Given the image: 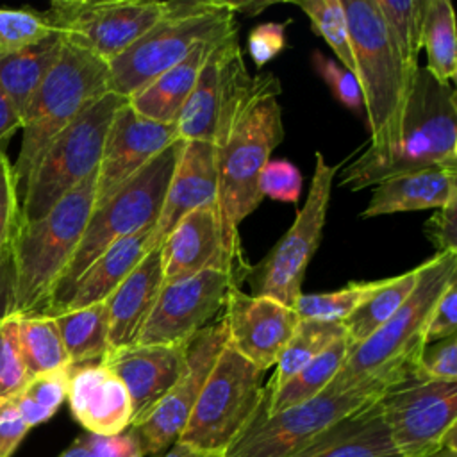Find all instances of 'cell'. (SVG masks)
Instances as JSON below:
<instances>
[{"mask_svg":"<svg viewBox=\"0 0 457 457\" xmlns=\"http://www.w3.org/2000/svg\"><path fill=\"white\" fill-rule=\"evenodd\" d=\"M16 225H18V220H0V255L11 245Z\"/></svg>","mask_w":457,"mask_h":457,"instance_id":"obj_55","label":"cell"},{"mask_svg":"<svg viewBox=\"0 0 457 457\" xmlns=\"http://www.w3.org/2000/svg\"><path fill=\"white\" fill-rule=\"evenodd\" d=\"M423 170H457L455 89L427 68H420L407 96L395 146L378 157H355L343 168L339 186L359 191L387 177Z\"/></svg>","mask_w":457,"mask_h":457,"instance_id":"obj_3","label":"cell"},{"mask_svg":"<svg viewBox=\"0 0 457 457\" xmlns=\"http://www.w3.org/2000/svg\"><path fill=\"white\" fill-rule=\"evenodd\" d=\"M20 198L12 177V164L0 146V220H18Z\"/></svg>","mask_w":457,"mask_h":457,"instance_id":"obj_50","label":"cell"},{"mask_svg":"<svg viewBox=\"0 0 457 457\" xmlns=\"http://www.w3.org/2000/svg\"><path fill=\"white\" fill-rule=\"evenodd\" d=\"M423 232L436 253H457V198L436 209L423 223Z\"/></svg>","mask_w":457,"mask_h":457,"instance_id":"obj_47","label":"cell"},{"mask_svg":"<svg viewBox=\"0 0 457 457\" xmlns=\"http://www.w3.org/2000/svg\"><path fill=\"white\" fill-rule=\"evenodd\" d=\"M216 152L211 143L182 141V148L152 228L150 252L157 250L173 227L191 211L216 205Z\"/></svg>","mask_w":457,"mask_h":457,"instance_id":"obj_22","label":"cell"},{"mask_svg":"<svg viewBox=\"0 0 457 457\" xmlns=\"http://www.w3.org/2000/svg\"><path fill=\"white\" fill-rule=\"evenodd\" d=\"M180 148L182 141H175L107 200L95 205L82 237L59 277L43 314L54 316L61 312L73 284L111 245L143 228L154 227Z\"/></svg>","mask_w":457,"mask_h":457,"instance_id":"obj_5","label":"cell"},{"mask_svg":"<svg viewBox=\"0 0 457 457\" xmlns=\"http://www.w3.org/2000/svg\"><path fill=\"white\" fill-rule=\"evenodd\" d=\"M430 457H457V448H448V446H443L439 452H436L434 455Z\"/></svg>","mask_w":457,"mask_h":457,"instance_id":"obj_56","label":"cell"},{"mask_svg":"<svg viewBox=\"0 0 457 457\" xmlns=\"http://www.w3.org/2000/svg\"><path fill=\"white\" fill-rule=\"evenodd\" d=\"M457 170H423L387 177L371 193L361 218L439 209L457 198Z\"/></svg>","mask_w":457,"mask_h":457,"instance_id":"obj_26","label":"cell"},{"mask_svg":"<svg viewBox=\"0 0 457 457\" xmlns=\"http://www.w3.org/2000/svg\"><path fill=\"white\" fill-rule=\"evenodd\" d=\"M457 328V278L452 280L434 303L427 325L425 345L453 336Z\"/></svg>","mask_w":457,"mask_h":457,"instance_id":"obj_46","label":"cell"},{"mask_svg":"<svg viewBox=\"0 0 457 457\" xmlns=\"http://www.w3.org/2000/svg\"><path fill=\"white\" fill-rule=\"evenodd\" d=\"M216 43H204L195 46L180 62L173 64L154 80H150L145 87L129 96V105L146 120L157 123H175L182 105L195 87L198 73L211 48Z\"/></svg>","mask_w":457,"mask_h":457,"instance_id":"obj_28","label":"cell"},{"mask_svg":"<svg viewBox=\"0 0 457 457\" xmlns=\"http://www.w3.org/2000/svg\"><path fill=\"white\" fill-rule=\"evenodd\" d=\"M237 32L228 0L168 2V11L125 52L107 62L109 89L129 100L195 46Z\"/></svg>","mask_w":457,"mask_h":457,"instance_id":"obj_6","label":"cell"},{"mask_svg":"<svg viewBox=\"0 0 457 457\" xmlns=\"http://www.w3.org/2000/svg\"><path fill=\"white\" fill-rule=\"evenodd\" d=\"M262 378V370L225 343L177 441L223 453L259 409Z\"/></svg>","mask_w":457,"mask_h":457,"instance_id":"obj_11","label":"cell"},{"mask_svg":"<svg viewBox=\"0 0 457 457\" xmlns=\"http://www.w3.org/2000/svg\"><path fill=\"white\" fill-rule=\"evenodd\" d=\"M314 71L323 79V82L330 87L332 95L336 100L345 105L346 109L353 112L364 111V102H362V91L359 86L357 77L348 71L345 66L336 62L334 59L327 57L320 50H314L311 55Z\"/></svg>","mask_w":457,"mask_h":457,"instance_id":"obj_42","label":"cell"},{"mask_svg":"<svg viewBox=\"0 0 457 457\" xmlns=\"http://www.w3.org/2000/svg\"><path fill=\"white\" fill-rule=\"evenodd\" d=\"M382 284L384 278L370 282H350L346 287L330 293H302L295 300L293 311L300 320L343 323Z\"/></svg>","mask_w":457,"mask_h":457,"instance_id":"obj_37","label":"cell"},{"mask_svg":"<svg viewBox=\"0 0 457 457\" xmlns=\"http://www.w3.org/2000/svg\"><path fill=\"white\" fill-rule=\"evenodd\" d=\"M418 375L430 380L457 382V334L425 345L418 361Z\"/></svg>","mask_w":457,"mask_h":457,"instance_id":"obj_44","label":"cell"},{"mask_svg":"<svg viewBox=\"0 0 457 457\" xmlns=\"http://www.w3.org/2000/svg\"><path fill=\"white\" fill-rule=\"evenodd\" d=\"M223 309L227 345L262 371L277 364L300 321L293 307L270 296L246 295L237 284L228 287Z\"/></svg>","mask_w":457,"mask_h":457,"instance_id":"obj_18","label":"cell"},{"mask_svg":"<svg viewBox=\"0 0 457 457\" xmlns=\"http://www.w3.org/2000/svg\"><path fill=\"white\" fill-rule=\"evenodd\" d=\"M82 436L96 457H143L136 439L129 430L116 436H96L89 432Z\"/></svg>","mask_w":457,"mask_h":457,"instance_id":"obj_49","label":"cell"},{"mask_svg":"<svg viewBox=\"0 0 457 457\" xmlns=\"http://www.w3.org/2000/svg\"><path fill=\"white\" fill-rule=\"evenodd\" d=\"M418 275L420 264L402 275L384 278V284L343 321L350 346L368 339L402 307L414 289Z\"/></svg>","mask_w":457,"mask_h":457,"instance_id":"obj_33","label":"cell"},{"mask_svg":"<svg viewBox=\"0 0 457 457\" xmlns=\"http://www.w3.org/2000/svg\"><path fill=\"white\" fill-rule=\"evenodd\" d=\"M125 102L127 98L112 91L105 93L52 139L21 189L18 225L43 218L98 170L107 130Z\"/></svg>","mask_w":457,"mask_h":457,"instance_id":"obj_9","label":"cell"},{"mask_svg":"<svg viewBox=\"0 0 457 457\" xmlns=\"http://www.w3.org/2000/svg\"><path fill=\"white\" fill-rule=\"evenodd\" d=\"M225 343L223 320L205 325L186 343V366L179 380L143 420L127 428L143 457H157L179 439Z\"/></svg>","mask_w":457,"mask_h":457,"instance_id":"obj_15","label":"cell"},{"mask_svg":"<svg viewBox=\"0 0 457 457\" xmlns=\"http://www.w3.org/2000/svg\"><path fill=\"white\" fill-rule=\"evenodd\" d=\"M14 314V261L11 245L0 255V321Z\"/></svg>","mask_w":457,"mask_h":457,"instance_id":"obj_51","label":"cell"},{"mask_svg":"<svg viewBox=\"0 0 457 457\" xmlns=\"http://www.w3.org/2000/svg\"><path fill=\"white\" fill-rule=\"evenodd\" d=\"M59 457H96V455L89 450L84 436H79Z\"/></svg>","mask_w":457,"mask_h":457,"instance_id":"obj_54","label":"cell"},{"mask_svg":"<svg viewBox=\"0 0 457 457\" xmlns=\"http://www.w3.org/2000/svg\"><path fill=\"white\" fill-rule=\"evenodd\" d=\"M109 66L95 54L64 39L52 66L21 116V148L12 164L16 189H23L39 157L87 105L109 93Z\"/></svg>","mask_w":457,"mask_h":457,"instance_id":"obj_7","label":"cell"},{"mask_svg":"<svg viewBox=\"0 0 457 457\" xmlns=\"http://www.w3.org/2000/svg\"><path fill=\"white\" fill-rule=\"evenodd\" d=\"M421 48L427 54L428 73L450 84L457 75V29L450 0H428Z\"/></svg>","mask_w":457,"mask_h":457,"instance_id":"obj_36","label":"cell"},{"mask_svg":"<svg viewBox=\"0 0 457 457\" xmlns=\"http://www.w3.org/2000/svg\"><path fill=\"white\" fill-rule=\"evenodd\" d=\"M152 228L154 227L143 228L116 241L98 259H95L73 284L61 312L104 303L150 252Z\"/></svg>","mask_w":457,"mask_h":457,"instance_id":"obj_27","label":"cell"},{"mask_svg":"<svg viewBox=\"0 0 457 457\" xmlns=\"http://www.w3.org/2000/svg\"><path fill=\"white\" fill-rule=\"evenodd\" d=\"M159 457H221V453L200 450V448L191 446V445H187V443L175 441V443H173L164 453H161Z\"/></svg>","mask_w":457,"mask_h":457,"instance_id":"obj_53","label":"cell"},{"mask_svg":"<svg viewBox=\"0 0 457 457\" xmlns=\"http://www.w3.org/2000/svg\"><path fill=\"white\" fill-rule=\"evenodd\" d=\"M391 439L402 457L457 448V382L411 377L380 396Z\"/></svg>","mask_w":457,"mask_h":457,"instance_id":"obj_13","label":"cell"},{"mask_svg":"<svg viewBox=\"0 0 457 457\" xmlns=\"http://www.w3.org/2000/svg\"><path fill=\"white\" fill-rule=\"evenodd\" d=\"M66 400L73 418L89 434L116 436L132 423L129 391L104 362L71 366Z\"/></svg>","mask_w":457,"mask_h":457,"instance_id":"obj_23","label":"cell"},{"mask_svg":"<svg viewBox=\"0 0 457 457\" xmlns=\"http://www.w3.org/2000/svg\"><path fill=\"white\" fill-rule=\"evenodd\" d=\"M70 368L54 370L29 378L20 395L12 398L25 423L32 428L48 421L68 396Z\"/></svg>","mask_w":457,"mask_h":457,"instance_id":"obj_38","label":"cell"},{"mask_svg":"<svg viewBox=\"0 0 457 457\" xmlns=\"http://www.w3.org/2000/svg\"><path fill=\"white\" fill-rule=\"evenodd\" d=\"M71 366L100 362L109 352L107 305L93 303L52 316Z\"/></svg>","mask_w":457,"mask_h":457,"instance_id":"obj_30","label":"cell"},{"mask_svg":"<svg viewBox=\"0 0 457 457\" xmlns=\"http://www.w3.org/2000/svg\"><path fill=\"white\" fill-rule=\"evenodd\" d=\"M252 80L253 77L248 75L243 61L237 32L218 41L175 120L177 137L212 145L221 116L248 93Z\"/></svg>","mask_w":457,"mask_h":457,"instance_id":"obj_16","label":"cell"},{"mask_svg":"<svg viewBox=\"0 0 457 457\" xmlns=\"http://www.w3.org/2000/svg\"><path fill=\"white\" fill-rule=\"evenodd\" d=\"M127 387L132 423L143 420L173 387L186 366V345H129L109 350L100 361Z\"/></svg>","mask_w":457,"mask_h":457,"instance_id":"obj_21","label":"cell"},{"mask_svg":"<svg viewBox=\"0 0 457 457\" xmlns=\"http://www.w3.org/2000/svg\"><path fill=\"white\" fill-rule=\"evenodd\" d=\"M29 428L12 400L0 402V457H11Z\"/></svg>","mask_w":457,"mask_h":457,"instance_id":"obj_48","label":"cell"},{"mask_svg":"<svg viewBox=\"0 0 457 457\" xmlns=\"http://www.w3.org/2000/svg\"><path fill=\"white\" fill-rule=\"evenodd\" d=\"M280 82L271 73L253 77L252 87L228 130L212 145L216 152V205L228 248L243 255L237 227L262 202L259 177L284 139Z\"/></svg>","mask_w":457,"mask_h":457,"instance_id":"obj_2","label":"cell"},{"mask_svg":"<svg viewBox=\"0 0 457 457\" xmlns=\"http://www.w3.org/2000/svg\"><path fill=\"white\" fill-rule=\"evenodd\" d=\"M341 337H346L343 323L300 320L291 339L282 350L275 364V371L264 386V391L270 395L275 393L293 375H296L303 366H307L314 357Z\"/></svg>","mask_w":457,"mask_h":457,"instance_id":"obj_35","label":"cell"},{"mask_svg":"<svg viewBox=\"0 0 457 457\" xmlns=\"http://www.w3.org/2000/svg\"><path fill=\"white\" fill-rule=\"evenodd\" d=\"M96 202V171L66 193L43 218L16 225L14 314H43Z\"/></svg>","mask_w":457,"mask_h":457,"instance_id":"obj_4","label":"cell"},{"mask_svg":"<svg viewBox=\"0 0 457 457\" xmlns=\"http://www.w3.org/2000/svg\"><path fill=\"white\" fill-rule=\"evenodd\" d=\"M289 21H264L248 32V54L257 68H262L286 48V27Z\"/></svg>","mask_w":457,"mask_h":457,"instance_id":"obj_45","label":"cell"},{"mask_svg":"<svg viewBox=\"0 0 457 457\" xmlns=\"http://www.w3.org/2000/svg\"><path fill=\"white\" fill-rule=\"evenodd\" d=\"M232 284H237L236 277L218 270H205L164 282L136 343L186 345L223 309Z\"/></svg>","mask_w":457,"mask_h":457,"instance_id":"obj_17","label":"cell"},{"mask_svg":"<svg viewBox=\"0 0 457 457\" xmlns=\"http://www.w3.org/2000/svg\"><path fill=\"white\" fill-rule=\"evenodd\" d=\"M166 11L168 2L159 0H55L45 16L68 43L109 62Z\"/></svg>","mask_w":457,"mask_h":457,"instance_id":"obj_14","label":"cell"},{"mask_svg":"<svg viewBox=\"0 0 457 457\" xmlns=\"http://www.w3.org/2000/svg\"><path fill=\"white\" fill-rule=\"evenodd\" d=\"M64 36L54 32L36 43L0 54V86L23 116L30 98L57 62Z\"/></svg>","mask_w":457,"mask_h":457,"instance_id":"obj_29","label":"cell"},{"mask_svg":"<svg viewBox=\"0 0 457 457\" xmlns=\"http://www.w3.org/2000/svg\"><path fill=\"white\" fill-rule=\"evenodd\" d=\"M428 0H377L387 37L409 89L420 71L423 20Z\"/></svg>","mask_w":457,"mask_h":457,"instance_id":"obj_31","label":"cell"},{"mask_svg":"<svg viewBox=\"0 0 457 457\" xmlns=\"http://www.w3.org/2000/svg\"><path fill=\"white\" fill-rule=\"evenodd\" d=\"M300 170L286 159H270L259 177V191L277 202L296 204L302 193Z\"/></svg>","mask_w":457,"mask_h":457,"instance_id":"obj_43","label":"cell"},{"mask_svg":"<svg viewBox=\"0 0 457 457\" xmlns=\"http://www.w3.org/2000/svg\"><path fill=\"white\" fill-rule=\"evenodd\" d=\"M352 41L355 77L359 80L370 130V157L387 154L400 134L407 87L377 0H341Z\"/></svg>","mask_w":457,"mask_h":457,"instance_id":"obj_8","label":"cell"},{"mask_svg":"<svg viewBox=\"0 0 457 457\" xmlns=\"http://www.w3.org/2000/svg\"><path fill=\"white\" fill-rule=\"evenodd\" d=\"M55 29L45 12L32 9H0V54L36 43Z\"/></svg>","mask_w":457,"mask_h":457,"instance_id":"obj_40","label":"cell"},{"mask_svg":"<svg viewBox=\"0 0 457 457\" xmlns=\"http://www.w3.org/2000/svg\"><path fill=\"white\" fill-rule=\"evenodd\" d=\"M29 378L18 348L16 316L12 314L0 321V402L20 395Z\"/></svg>","mask_w":457,"mask_h":457,"instance_id":"obj_41","label":"cell"},{"mask_svg":"<svg viewBox=\"0 0 457 457\" xmlns=\"http://www.w3.org/2000/svg\"><path fill=\"white\" fill-rule=\"evenodd\" d=\"M348 350V337H341L325 348L318 357H314L307 366H303L296 375H293L275 393L270 395L264 391L262 400L266 414L305 403L321 395L341 368Z\"/></svg>","mask_w":457,"mask_h":457,"instance_id":"obj_32","label":"cell"},{"mask_svg":"<svg viewBox=\"0 0 457 457\" xmlns=\"http://www.w3.org/2000/svg\"><path fill=\"white\" fill-rule=\"evenodd\" d=\"M380 396L382 393L371 387H357L345 393L323 391L305 403L273 414H266L262 400L221 457H291L327 427Z\"/></svg>","mask_w":457,"mask_h":457,"instance_id":"obj_12","label":"cell"},{"mask_svg":"<svg viewBox=\"0 0 457 457\" xmlns=\"http://www.w3.org/2000/svg\"><path fill=\"white\" fill-rule=\"evenodd\" d=\"M291 457H402L396 450L380 398L337 420Z\"/></svg>","mask_w":457,"mask_h":457,"instance_id":"obj_24","label":"cell"},{"mask_svg":"<svg viewBox=\"0 0 457 457\" xmlns=\"http://www.w3.org/2000/svg\"><path fill=\"white\" fill-rule=\"evenodd\" d=\"M455 278L457 253H436L423 261L416 286L402 307L368 339L350 346L325 391L345 393L371 387L384 393L416 377L418 361L425 348L428 314L445 287Z\"/></svg>","mask_w":457,"mask_h":457,"instance_id":"obj_1","label":"cell"},{"mask_svg":"<svg viewBox=\"0 0 457 457\" xmlns=\"http://www.w3.org/2000/svg\"><path fill=\"white\" fill-rule=\"evenodd\" d=\"M159 255L164 282L205 270L228 271L237 280V271L245 273L248 266L243 255L228 248L218 205H205L186 214L159 246Z\"/></svg>","mask_w":457,"mask_h":457,"instance_id":"obj_20","label":"cell"},{"mask_svg":"<svg viewBox=\"0 0 457 457\" xmlns=\"http://www.w3.org/2000/svg\"><path fill=\"white\" fill-rule=\"evenodd\" d=\"M177 137L175 123H157L139 116L129 102L114 114L96 170V202L107 200L118 187L152 162Z\"/></svg>","mask_w":457,"mask_h":457,"instance_id":"obj_19","label":"cell"},{"mask_svg":"<svg viewBox=\"0 0 457 457\" xmlns=\"http://www.w3.org/2000/svg\"><path fill=\"white\" fill-rule=\"evenodd\" d=\"M159 248L148 252L105 300L109 314V350L134 345L162 287Z\"/></svg>","mask_w":457,"mask_h":457,"instance_id":"obj_25","label":"cell"},{"mask_svg":"<svg viewBox=\"0 0 457 457\" xmlns=\"http://www.w3.org/2000/svg\"><path fill=\"white\" fill-rule=\"evenodd\" d=\"M314 157L309 193L293 225L262 261L248 264L243 273V280L250 284V295L270 296L287 307H293L302 295L305 270L321 241L334 177L343 166L341 162L328 164L321 152H316Z\"/></svg>","mask_w":457,"mask_h":457,"instance_id":"obj_10","label":"cell"},{"mask_svg":"<svg viewBox=\"0 0 457 457\" xmlns=\"http://www.w3.org/2000/svg\"><path fill=\"white\" fill-rule=\"evenodd\" d=\"M311 20L312 30L332 48L339 64L355 75L350 30L341 0H300L295 2Z\"/></svg>","mask_w":457,"mask_h":457,"instance_id":"obj_39","label":"cell"},{"mask_svg":"<svg viewBox=\"0 0 457 457\" xmlns=\"http://www.w3.org/2000/svg\"><path fill=\"white\" fill-rule=\"evenodd\" d=\"M21 129V114L14 107L12 100L0 86V143Z\"/></svg>","mask_w":457,"mask_h":457,"instance_id":"obj_52","label":"cell"},{"mask_svg":"<svg viewBox=\"0 0 457 457\" xmlns=\"http://www.w3.org/2000/svg\"><path fill=\"white\" fill-rule=\"evenodd\" d=\"M16 341L29 377L70 368L71 362L61 341L57 325L48 314H14Z\"/></svg>","mask_w":457,"mask_h":457,"instance_id":"obj_34","label":"cell"}]
</instances>
